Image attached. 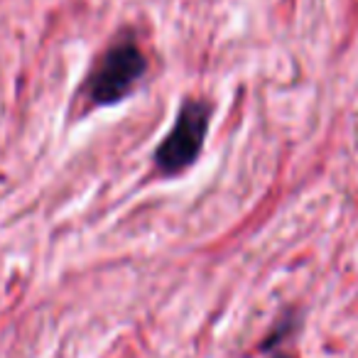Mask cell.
Segmentation results:
<instances>
[{
	"label": "cell",
	"instance_id": "cell-1",
	"mask_svg": "<svg viewBox=\"0 0 358 358\" xmlns=\"http://www.w3.org/2000/svg\"><path fill=\"white\" fill-rule=\"evenodd\" d=\"M211 106L206 101L189 99L182 103L167 138L155 150V162L164 174H177L187 169L201 152V145L209 133Z\"/></svg>",
	"mask_w": 358,
	"mask_h": 358
},
{
	"label": "cell",
	"instance_id": "cell-2",
	"mask_svg": "<svg viewBox=\"0 0 358 358\" xmlns=\"http://www.w3.org/2000/svg\"><path fill=\"white\" fill-rule=\"evenodd\" d=\"M145 69H148V62H145L143 52L135 47V42L113 45L101 57V62L86 81L91 103L113 106L123 101L135 89V84L143 79Z\"/></svg>",
	"mask_w": 358,
	"mask_h": 358
},
{
	"label": "cell",
	"instance_id": "cell-3",
	"mask_svg": "<svg viewBox=\"0 0 358 358\" xmlns=\"http://www.w3.org/2000/svg\"><path fill=\"white\" fill-rule=\"evenodd\" d=\"M273 358H289V356H273Z\"/></svg>",
	"mask_w": 358,
	"mask_h": 358
}]
</instances>
